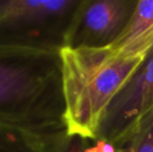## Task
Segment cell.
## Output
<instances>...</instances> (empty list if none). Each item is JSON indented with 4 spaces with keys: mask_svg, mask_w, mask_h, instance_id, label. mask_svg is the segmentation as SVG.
I'll use <instances>...</instances> for the list:
<instances>
[{
    "mask_svg": "<svg viewBox=\"0 0 153 152\" xmlns=\"http://www.w3.org/2000/svg\"><path fill=\"white\" fill-rule=\"evenodd\" d=\"M0 127L67 129L61 51L0 48Z\"/></svg>",
    "mask_w": 153,
    "mask_h": 152,
    "instance_id": "cell-1",
    "label": "cell"
},
{
    "mask_svg": "<svg viewBox=\"0 0 153 152\" xmlns=\"http://www.w3.org/2000/svg\"><path fill=\"white\" fill-rule=\"evenodd\" d=\"M61 57L67 131L95 141L111 103L145 56H119L108 47H65Z\"/></svg>",
    "mask_w": 153,
    "mask_h": 152,
    "instance_id": "cell-2",
    "label": "cell"
},
{
    "mask_svg": "<svg viewBox=\"0 0 153 152\" xmlns=\"http://www.w3.org/2000/svg\"><path fill=\"white\" fill-rule=\"evenodd\" d=\"M81 0H0V48L61 51Z\"/></svg>",
    "mask_w": 153,
    "mask_h": 152,
    "instance_id": "cell-3",
    "label": "cell"
},
{
    "mask_svg": "<svg viewBox=\"0 0 153 152\" xmlns=\"http://www.w3.org/2000/svg\"><path fill=\"white\" fill-rule=\"evenodd\" d=\"M153 118V48L109 105L98 138L116 148L130 140Z\"/></svg>",
    "mask_w": 153,
    "mask_h": 152,
    "instance_id": "cell-4",
    "label": "cell"
},
{
    "mask_svg": "<svg viewBox=\"0 0 153 152\" xmlns=\"http://www.w3.org/2000/svg\"><path fill=\"white\" fill-rule=\"evenodd\" d=\"M135 0H81L69 28L66 47L103 48L121 35Z\"/></svg>",
    "mask_w": 153,
    "mask_h": 152,
    "instance_id": "cell-5",
    "label": "cell"
},
{
    "mask_svg": "<svg viewBox=\"0 0 153 152\" xmlns=\"http://www.w3.org/2000/svg\"><path fill=\"white\" fill-rule=\"evenodd\" d=\"M119 56H146L153 48V0H140L117 40L107 46Z\"/></svg>",
    "mask_w": 153,
    "mask_h": 152,
    "instance_id": "cell-6",
    "label": "cell"
},
{
    "mask_svg": "<svg viewBox=\"0 0 153 152\" xmlns=\"http://www.w3.org/2000/svg\"><path fill=\"white\" fill-rule=\"evenodd\" d=\"M67 129L31 131L0 127V152H62Z\"/></svg>",
    "mask_w": 153,
    "mask_h": 152,
    "instance_id": "cell-7",
    "label": "cell"
},
{
    "mask_svg": "<svg viewBox=\"0 0 153 152\" xmlns=\"http://www.w3.org/2000/svg\"><path fill=\"white\" fill-rule=\"evenodd\" d=\"M117 152H153V118L122 146Z\"/></svg>",
    "mask_w": 153,
    "mask_h": 152,
    "instance_id": "cell-8",
    "label": "cell"
},
{
    "mask_svg": "<svg viewBox=\"0 0 153 152\" xmlns=\"http://www.w3.org/2000/svg\"><path fill=\"white\" fill-rule=\"evenodd\" d=\"M85 152H117V148L107 140L97 139L88 143Z\"/></svg>",
    "mask_w": 153,
    "mask_h": 152,
    "instance_id": "cell-9",
    "label": "cell"
},
{
    "mask_svg": "<svg viewBox=\"0 0 153 152\" xmlns=\"http://www.w3.org/2000/svg\"><path fill=\"white\" fill-rule=\"evenodd\" d=\"M89 142L90 141L85 140L80 136L69 134V138L67 140L62 152H85V147H87Z\"/></svg>",
    "mask_w": 153,
    "mask_h": 152,
    "instance_id": "cell-10",
    "label": "cell"
}]
</instances>
